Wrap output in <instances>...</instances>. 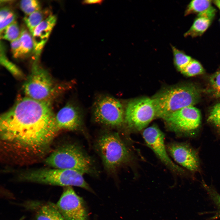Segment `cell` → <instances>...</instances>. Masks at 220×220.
I'll return each mask as SVG.
<instances>
[{
  "instance_id": "5bb4252c",
  "label": "cell",
  "mask_w": 220,
  "mask_h": 220,
  "mask_svg": "<svg viewBox=\"0 0 220 220\" xmlns=\"http://www.w3.org/2000/svg\"><path fill=\"white\" fill-rule=\"evenodd\" d=\"M57 21L55 15L51 14L35 28L32 34L35 60L38 61Z\"/></svg>"
},
{
  "instance_id": "1f68e13d",
  "label": "cell",
  "mask_w": 220,
  "mask_h": 220,
  "mask_svg": "<svg viewBox=\"0 0 220 220\" xmlns=\"http://www.w3.org/2000/svg\"><path fill=\"white\" fill-rule=\"evenodd\" d=\"M193 220V219H190V220Z\"/></svg>"
},
{
  "instance_id": "52a82bcc",
  "label": "cell",
  "mask_w": 220,
  "mask_h": 220,
  "mask_svg": "<svg viewBox=\"0 0 220 220\" xmlns=\"http://www.w3.org/2000/svg\"><path fill=\"white\" fill-rule=\"evenodd\" d=\"M123 106L117 99L109 96L103 95L94 102L93 116L96 122L113 128L121 127L124 123Z\"/></svg>"
},
{
  "instance_id": "277c9868",
  "label": "cell",
  "mask_w": 220,
  "mask_h": 220,
  "mask_svg": "<svg viewBox=\"0 0 220 220\" xmlns=\"http://www.w3.org/2000/svg\"><path fill=\"white\" fill-rule=\"evenodd\" d=\"M95 147L100 155L105 170L115 173L132 159L131 152L119 134L106 131L97 138Z\"/></svg>"
},
{
  "instance_id": "ac0fdd59",
  "label": "cell",
  "mask_w": 220,
  "mask_h": 220,
  "mask_svg": "<svg viewBox=\"0 0 220 220\" xmlns=\"http://www.w3.org/2000/svg\"><path fill=\"white\" fill-rule=\"evenodd\" d=\"M50 14L47 11L40 10L25 15L24 20L31 35L36 27Z\"/></svg>"
},
{
  "instance_id": "83f0119b",
  "label": "cell",
  "mask_w": 220,
  "mask_h": 220,
  "mask_svg": "<svg viewBox=\"0 0 220 220\" xmlns=\"http://www.w3.org/2000/svg\"><path fill=\"white\" fill-rule=\"evenodd\" d=\"M209 81L212 93L215 96L220 97V70L213 74Z\"/></svg>"
},
{
  "instance_id": "484cf974",
  "label": "cell",
  "mask_w": 220,
  "mask_h": 220,
  "mask_svg": "<svg viewBox=\"0 0 220 220\" xmlns=\"http://www.w3.org/2000/svg\"><path fill=\"white\" fill-rule=\"evenodd\" d=\"M19 5L21 9L26 15L41 10L40 2L37 0H21L20 2Z\"/></svg>"
},
{
  "instance_id": "44dd1931",
  "label": "cell",
  "mask_w": 220,
  "mask_h": 220,
  "mask_svg": "<svg viewBox=\"0 0 220 220\" xmlns=\"http://www.w3.org/2000/svg\"><path fill=\"white\" fill-rule=\"evenodd\" d=\"M174 61L177 68L181 72L185 67L192 58L183 52L171 45Z\"/></svg>"
},
{
  "instance_id": "4316f807",
  "label": "cell",
  "mask_w": 220,
  "mask_h": 220,
  "mask_svg": "<svg viewBox=\"0 0 220 220\" xmlns=\"http://www.w3.org/2000/svg\"><path fill=\"white\" fill-rule=\"evenodd\" d=\"M207 120L217 128L220 134V102L216 104L211 108Z\"/></svg>"
},
{
  "instance_id": "30bf717a",
  "label": "cell",
  "mask_w": 220,
  "mask_h": 220,
  "mask_svg": "<svg viewBox=\"0 0 220 220\" xmlns=\"http://www.w3.org/2000/svg\"><path fill=\"white\" fill-rule=\"evenodd\" d=\"M143 137L147 145L166 166L174 172L184 174L185 170L176 164L169 157L164 142V135L156 125L145 129Z\"/></svg>"
},
{
  "instance_id": "4dcf8cb0",
  "label": "cell",
  "mask_w": 220,
  "mask_h": 220,
  "mask_svg": "<svg viewBox=\"0 0 220 220\" xmlns=\"http://www.w3.org/2000/svg\"><path fill=\"white\" fill-rule=\"evenodd\" d=\"M213 2L218 7L220 11V0H216L213 1Z\"/></svg>"
},
{
  "instance_id": "7a4b0ae2",
  "label": "cell",
  "mask_w": 220,
  "mask_h": 220,
  "mask_svg": "<svg viewBox=\"0 0 220 220\" xmlns=\"http://www.w3.org/2000/svg\"><path fill=\"white\" fill-rule=\"evenodd\" d=\"M200 96V90L193 85L175 86L164 89L152 98L155 116L163 118L181 108L194 106Z\"/></svg>"
},
{
  "instance_id": "7402d4cb",
  "label": "cell",
  "mask_w": 220,
  "mask_h": 220,
  "mask_svg": "<svg viewBox=\"0 0 220 220\" xmlns=\"http://www.w3.org/2000/svg\"><path fill=\"white\" fill-rule=\"evenodd\" d=\"M21 31L16 21L11 23L0 32L1 38L13 42L19 38Z\"/></svg>"
},
{
  "instance_id": "d4e9b609",
  "label": "cell",
  "mask_w": 220,
  "mask_h": 220,
  "mask_svg": "<svg viewBox=\"0 0 220 220\" xmlns=\"http://www.w3.org/2000/svg\"><path fill=\"white\" fill-rule=\"evenodd\" d=\"M204 188L208 196L217 209V215L220 216V194L212 186L203 183Z\"/></svg>"
},
{
  "instance_id": "3957f363",
  "label": "cell",
  "mask_w": 220,
  "mask_h": 220,
  "mask_svg": "<svg viewBox=\"0 0 220 220\" xmlns=\"http://www.w3.org/2000/svg\"><path fill=\"white\" fill-rule=\"evenodd\" d=\"M44 163L53 168L72 170L91 175L97 174L93 159L73 142L61 145L45 159Z\"/></svg>"
},
{
  "instance_id": "4fadbf2b",
  "label": "cell",
  "mask_w": 220,
  "mask_h": 220,
  "mask_svg": "<svg viewBox=\"0 0 220 220\" xmlns=\"http://www.w3.org/2000/svg\"><path fill=\"white\" fill-rule=\"evenodd\" d=\"M82 113L80 108L73 103H69L55 115L56 125L59 132L64 130L79 131L82 130Z\"/></svg>"
},
{
  "instance_id": "603a6c76",
  "label": "cell",
  "mask_w": 220,
  "mask_h": 220,
  "mask_svg": "<svg viewBox=\"0 0 220 220\" xmlns=\"http://www.w3.org/2000/svg\"><path fill=\"white\" fill-rule=\"evenodd\" d=\"M16 16L14 11L9 7H1L0 11V32L7 26L16 21Z\"/></svg>"
},
{
  "instance_id": "6da1fadb",
  "label": "cell",
  "mask_w": 220,
  "mask_h": 220,
  "mask_svg": "<svg viewBox=\"0 0 220 220\" xmlns=\"http://www.w3.org/2000/svg\"><path fill=\"white\" fill-rule=\"evenodd\" d=\"M55 117L50 101L20 99L1 117L2 151L20 160L44 155L59 132Z\"/></svg>"
},
{
  "instance_id": "ba28073f",
  "label": "cell",
  "mask_w": 220,
  "mask_h": 220,
  "mask_svg": "<svg viewBox=\"0 0 220 220\" xmlns=\"http://www.w3.org/2000/svg\"><path fill=\"white\" fill-rule=\"evenodd\" d=\"M163 119L171 131L185 136L194 135L201 123L200 112L194 106L181 108Z\"/></svg>"
},
{
  "instance_id": "cb8c5ba5",
  "label": "cell",
  "mask_w": 220,
  "mask_h": 220,
  "mask_svg": "<svg viewBox=\"0 0 220 220\" xmlns=\"http://www.w3.org/2000/svg\"><path fill=\"white\" fill-rule=\"evenodd\" d=\"M204 72V68L201 64L192 58L181 72L187 76H193L202 74Z\"/></svg>"
},
{
  "instance_id": "f1b7e54d",
  "label": "cell",
  "mask_w": 220,
  "mask_h": 220,
  "mask_svg": "<svg viewBox=\"0 0 220 220\" xmlns=\"http://www.w3.org/2000/svg\"><path fill=\"white\" fill-rule=\"evenodd\" d=\"M20 44L19 38L11 42L10 47L11 51L13 57L15 58H19Z\"/></svg>"
},
{
  "instance_id": "9a60e30c",
  "label": "cell",
  "mask_w": 220,
  "mask_h": 220,
  "mask_svg": "<svg viewBox=\"0 0 220 220\" xmlns=\"http://www.w3.org/2000/svg\"><path fill=\"white\" fill-rule=\"evenodd\" d=\"M215 13L216 10L212 7L207 11L198 14L192 25L185 33L184 36L195 37L202 35L210 25Z\"/></svg>"
},
{
  "instance_id": "9c48e42d",
  "label": "cell",
  "mask_w": 220,
  "mask_h": 220,
  "mask_svg": "<svg viewBox=\"0 0 220 220\" xmlns=\"http://www.w3.org/2000/svg\"><path fill=\"white\" fill-rule=\"evenodd\" d=\"M155 116L152 98L137 99L127 104L124 113V123L130 130L139 131L145 127Z\"/></svg>"
},
{
  "instance_id": "8992f818",
  "label": "cell",
  "mask_w": 220,
  "mask_h": 220,
  "mask_svg": "<svg viewBox=\"0 0 220 220\" xmlns=\"http://www.w3.org/2000/svg\"><path fill=\"white\" fill-rule=\"evenodd\" d=\"M38 61H34L31 73L23 86L27 97L40 101H51L57 86L48 72L40 66Z\"/></svg>"
},
{
  "instance_id": "5b68a950",
  "label": "cell",
  "mask_w": 220,
  "mask_h": 220,
  "mask_svg": "<svg viewBox=\"0 0 220 220\" xmlns=\"http://www.w3.org/2000/svg\"><path fill=\"white\" fill-rule=\"evenodd\" d=\"M83 174L70 169L42 168L23 172L19 177L23 181L65 187L76 186L91 191Z\"/></svg>"
},
{
  "instance_id": "ffe728a7",
  "label": "cell",
  "mask_w": 220,
  "mask_h": 220,
  "mask_svg": "<svg viewBox=\"0 0 220 220\" xmlns=\"http://www.w3.org/2000/svg\"><path fill=\"white\" fill-rule=\"evenodd\" d=\"M0 62L1 64L13 75L18 77L23 76V74L21 71L7 57L5 53V46L1 42H0Z\"/></svg>"
},
{
  "instance_id": "7c38bea8",
  "label": "cell",
  "mask_w": 220,
  "mask_h": 220,
  "mask_svg": "<svg viewBox=\"0 0 220 220\" xmlns=\"http://www.w3.org/2000/svg\"><path fill=\"white\" fill-rule=\"evenodd\" d=\"M167 150L174 160L193 172L198 171L200 162L197 152L188 144L173 142L169 144Z\"/></svg>"
},
{
  "instance_id": "e0dca14e",
  "label": "cell",
  "mask_w": 220,
  "mask_h": 220,
  "mask_svg": "<svg viewBox=\"0 0 220 220\" xmlns=\"http://www.w3.org/2000/svg\"><path fill=\"white\" fill-rule=\"evenodd\" d=\"M19 38L20 44L19 58H24L34 52V45L32 35L29 31L23 28L21 30Z\"/></svg>"
},
{
  "instance_id": "f546056e",
  "label": "cell",
  "mask_w": 220,
  "mask_h": 220,
  "mask_svg": "<svg viewBox=\"0 0 220 220\" xmlns=\"http://www.w3.org/2000/svg\"><path fill=\"white\" fill-rule=\"evenodd\" d=\"M104 1L102 0H85L82 1V5H86L92 4H98L101 5L103 3Z\"/></svg>"
},
{
  "instance_id": "d6986e66",
  "label": "cell",
  "mask_w": 220,
  "mask_h": 220,
  "mask_svg": "<svg viewBox=\"0 0 220 220\" xmlns=\"http://www.w3.org/2000/svg\"><path fill=\"white\" fill-rule=\"evenodd\" d=\"M212 1L194 0L191 1L187 6L185 12L186 16L192 13H201L212 8Z\"/></svg>"
},
{
  "instance_id": "8fae6325",
  "label": "cell",
  "mask_w": 220,
  "mask_h": 220,
  "mask_svg": "<svg viewBox=\"0 0 220 220\" xmlns=\"http://www.w3.org/2000/svg\"><path fill=\"white\" fill-rule=\"evenodd\" d=\"M56 205L64 220H87L82 200L72 186L65 187Z\"/></svg>"
},
{
  "instance_id": "2e32d148",
  "label": "cell",
  "mask_w": 220,
  "mask_h": 220,
  "mask_svg": "<svg viewBox=\"0 0 220 220\" xmlns=\"http://www.w3.org/2000/svg\"><path fill=\"white\" fill-rule=\"evenodd\" d=\"M37 220H64L56 205L50 203L42 206L37 212Z\"/></svg>"
}]
</instances>
